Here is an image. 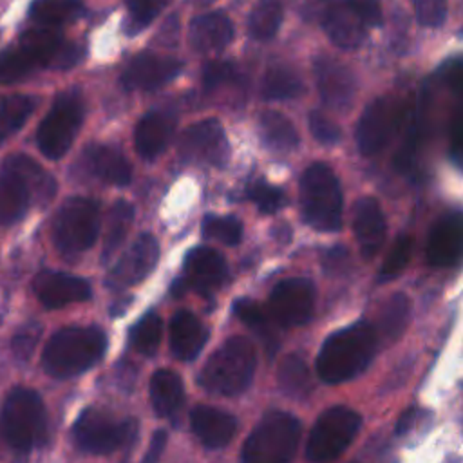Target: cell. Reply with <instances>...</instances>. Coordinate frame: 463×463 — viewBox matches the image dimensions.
Instances as JSON below:
<instances>
[{"instance_id": "39", "label": "cell", "mask_w": 463, "mask_h": 463, "mask_svg": "<svg viewBox=\"0 0 463 463\" xmlns=\"http://www.w3.org/2000/svg\"><path fill=\"white\" fill-rule=\"evenodd\" d=\"M161 336H163L161 318L156 313H148L130 331V344L137 353L152 356L161 344Z\"/></svg>"}, {"instance_id": "38", "label": "cell", "mask_w": 463, "mask_h": 463, "mask_svg": "<svg viewBox=\"0 0 463 463\" xmlns=\"http://www.w3.org/2000/svg\"><path fill=\"white\" fill-rule=\"evenodd\" d=\"M36 69H42L40 63L22 47L0 54V83L20 81Z\"/></svg>"}, {"instance_id": "26", "label": "cell", "mask_w": 463, "mask_h": 463, "mask_svg": "<svg viewBox=\"0 0 463 463\" xmlns=\"http://www.w3.org/2000/svg\"><path fill=\"white\" fill-rule=\"evenodd\" d=\"M85 168L98 179L125 186L132 179V168L121 150L109 145H92L83 154Z\"/></svg>"}, {"instance_id": "5", "label": "cell", "mask_w": 463, "mask_h": 463, "mask_svg": "<svg viewBox=\"0 0 463 463\" xmlns=\"http://www.w3.org/2000/svg\"><path fill=\"white\" fill-rule=\"evenodd\" d=\"M0 425L11 449L27 452L40 445L47 436V414L40 394L27 387L11 389L2 405Z\"/></svg>"}, {"instance_id": "45", "label": "cell", "mask_w": 463, "mask_h": 463, "mask_svg": "<svg viewBox=\"0 0 463 463\" xmlns=\"http://www.w3.org/2000/svg\"><path fill=\"white\" fill-rule=\"evenodd\" d=\"M420 24L436 27L447 14V0H411Z\"/></svg>"}, {"instance_id": "23", "label": "cell", "mask_w": 463, "mask_h": 463, "mask_svg": "<svg viewBox=\"0 0 463 463\" xmlns=\"http://www.w3.org/2000/svg\"><path fill=\"white\" fill-rule=\"evenodd\" d=\"M175 127V116L165 110H152L145 114L134 132L136 150L145 159L157 157L168 145Z\"/></svg>"}, {"instance_id": "51", "label": "cell", "mask_w": 463, "mask_h": 463, "mask_svg": "<svg viewBox=\"0 0 463 463\" xmlns=\"http://www.w3.org/2000/svg\"><path fill=\"white\" fill-rule=\"evenodd\" d=\"M165 445H166V432L165 430H156L141 463H157L163 450H165Z\"/></svg>"}, {"instance_id": "43", "label": "cell", "mask_w": 463, "mask_h": 463, "mask_svg": "<svg viewBox=\"0 0 463 463\" xmlns=\"http://www.w3.org/2000/svg\"><path fill=\"white\" fill-rule=\"evenodd\" d=\"M248 197L264 213H273L286 203V195L280 188L268 184L266 181H255L248 186Z\"/></svg>"}, {"instance_id": "16", "label": "cell", "mask_w": 463, "mask_h": 463, "mask_svg": "<svg viewBox=\"0 0 463 463\" xmlns=\"http://www.w3.org/2000/svg\"><path fill=\"white\" fill-rule=\"evenodd\" d=\"M157 257L159 246L154 235L141 233L110 269L107 286L112 289H123L137 284L154 269Z\"/></svg>"}, {"instance_id": "29", "label": "cell", "mask_w": 463, "mask_h": 463, "mask_svg": "<svg viewBox=\"0 0 463 463\" xmlns=\"http://www.w3.org/2000/svg\"><path fill=\"white\" fill-rule=\"evenodd\" d=\"M63 43L65 42L60 27L51 25L33 27L20 38V47L25 49L40 63V67H51Z\"/></svg>"}, {"instance_id": "7", "label": "cell", "mask_w": 463, "mask_h": 463, "mask_svg": "<svg viewBox=\"0 0 463 463\" xmlns=\"http://www.w3.org/2000/svg\"><path fill=\"white\" fill-rule=\"evenodd\" d=\"M300 421L282 411L268 412L242 445L241 463H289L300 441Z\"/></svg>"}, {"instance_id": "10", "label": "cell", "mask_w": 463, "mask_h": 463, "mask_svg": "<svg viewBox=\"0 0 463 463\" xmlns=\"http://www.w3.org/2000/svg\"><path fill=\"white\" fill-rule=\"evenodd\" d=\"M360 425V414L349 407L336 405L324 411L309 432L306 445L307 459L313 463L336 459L349 447Z\"/></svg>"}, {"instance_id": "14", "label": "cell", "mask_w": 463, "mask_h": 463, "mask_svg": "<svg viewBox=\"0 0 463 463\" xmlns=\"http://www.w3.org/2000/svg\"><path fill=\"white\" fill-rule=\"evenodd\" d=\"M400 112L391 98L371 101L362 112L356 125V145L364 156L380 152L398 128Z\"/></svg>"}, {"instance_id": "17", "label": "cell", "mask_w": 463, "mask_h": 463, "mask_svg": "<svg viewBox=\"0 0 463 463\" xmlns=\"http://www.w3.org/2000/svg\"><path fill=\"white\" fill-rule=\"evenodd\" d=\"M33 291L47 309L85 302L92 295L90 284L85 279L49 269L40 271L33 279Z\"/></svg>"}, {"instance_id": "46", "label": "cell", "mask_w": 463, "mask_h": 463, "mask_svg": "<svg viewBox=\"0 0 463 463\" xmlns=\"http://www.w3.org/2000/svg\"><path fill=\"white\" fill-rule=\"evenodd\" d=\"M309 130L324 145H335L340 139V128L336 123H333L329 118H326L322 112L313 110L309 114Z\"/></svg>"}, {"instance_id": "36", "label": "cell", "mask_w": 463, "mask_h": 463, "mask_svg": "<svg viewBox=\"0 0 463 463\" xmlns=\"http://www.w3.org/2000/svg\"><path fill=\"white\" fill-rule=\"evenodd\" d=\"M280 389L295 398H304L311 391V374L306 362L298 354H288L277 373Z\"/></svg>"}, {"instance_id": "2", "label": "cell", "mask_w": 463, "mask_h": 463, "mask_svg": "<svg viewBox=\"0 0 463 463\" xmlns=\"http://www.w3.org/2000/svg\"><path fill=\"white\" fill-rule=\"evenodd\" d=\"M376 349V331L367 322H356L326 338L317 356V373L326 383L351 380L371 362Z\"/></svg>"}, {"instance_id": "48", "label": "cell", "mask_w": 463, "mask_h": 463, "mask_svg": "<svg viewBox=\"0 0 463 463\" xmlns=\"http://www.w3.org/2000/svg\"><path fill=\"white\" fill-rule=\"evenodd\" d=\"M233 76H235V67L230 61H210L203 69V85L206 90H212L233 80Z\"/></svg>"}, {"instance_id": "8", "label": "cell", "mask_w": 463, "mask_h": 463, "mask_svg": "<svg viewBox=\"0 0 463 463\" xmlns=\"http://www.w3.org/2000/svg\"><path fill=\"white\" fill-rule=\"evenodd\" d=\"M83 98L78 89L58 94L36 132L40 152L49 159L63 157L83 123Z\"/></svg>"}, {"instance_id": "12", "label": "cell", "mask_w": 463, "mask_h": 463, "mask_svg": "<svg viewBox=\"0 0 463 463\" xmlns=\"http://www.w3.org/2000/svg\"><path fill=\"white\" fill-rule=\"evenodd\" d=\"M315 309V286L311 280L293 277L279 282L268 302V313L279 326H302Z\"/></svg>"}, {"instance_id": "15", "label": "cell", "mask_w": 463, "mask_h": 463, "mask_svg": "<svg viewBox=\"0 0 463 463\" xmlns=\"http://www.w3.org/2000/svg\"><path fill=\"white\" fill-rule=\"evenodd\" d=\"M226 277V262L213 248H194L184 259V277L175 280L172 291L175 295L194 289L199 295L213 293Z\"/></svg>"}, {"instance_id": "34", "label": "cell", "mask_w": 463, "mask_h": 463, "mask_svg": "<svg viewBox=\"0 0 463 463\" xmlns=\"http://www.w3.org/2000/svg\"><path fill=\"white\" fill-rule=\"evenodd\" d=\"M34 107V98L25 94H13L0 103V145L25 125Z\"/></svg>"}, {"instance_id": "47", "label": "cell", "mask_w": 463, "mask_h": 463, "mask_svg": "<svg viewBox=\"0 0 463 463\" xmlns=\"http://www.w3.org/2000/svg\"><path fill=\"white\" fill-rule=\"evenodd\" d=\"M40 326L38 324H29V326H24L14 336H13V342H11V349L14 353L16 358H29L31 353L34 351L36 344H38V338H40Z\"/></svg>"}, {"instance_id": "9", "label": "cell", "mask_w": 463, "mask_h": 463, "mask_svg": "<svg viewBox=\"0 0 463 463\" xmlns=\"http://www.w3.org/2000/svg\"><path fill=\"white\" fill-rule=\"evenodd\" d=\"M99 232V204L89 197L67 199L52 222V242L63 255L89 250Z\"/></svg>"}, {"instance_id": "24", "label": "cell", "mask_w": 463, "mask_h": 463, "mask_svg": "<svg viewBox=\"0 0 463 463\" xmlns=\"http://www.w3.org/2000/svg\"><path fill=\"white\" fill-rule=\"evenodd\" d=\"M208 340V329L186 309L177 311L170 320V351L179 360H194Z\"/></svg>"}, {"instance_id": "44", "label": "cell", "mask_w": 463, "mask_h": 463, "mask_svg": "<svg viewBox=\"0 0 463 463\" xmlns=\"http://www.w3.org/2000/svg\"><path fill=\"white\" fill-rule=\"evenodd\" d=\"M130 14L132 33L148 25L168 4L170 0H125Z\"/></svg>"}, {"instance_id": "49", "label": "cell", "mask_w": 463, "mask_h": 463, "mask_svg": "<svg viewBox=\"0 0 463 463\" xmlns=\"http://www.w3.org/2000/svg\"><path fill=\"white\" fill-rule=\"evenodd\" d=\"M344 2L362 20L364 25L382 24V9L378 0H344Z\"/></svg>"}, {"instance_id": "19", "label": "cell", "mask_w": 463, "mask_h": 463, "mask_svg": "<svg viewBox=\"0 0 463 463\" xmlns=\"http://www.w3.org/2000/svg\"><path fill=\"white\" fill-rule=\"evenodd\" d=\"M181 69L183 63L175 58L141 52L125 67L119 81L127 90H154L174 80Z\"/></svg>"}, {"instance_id": "37", "label": "cell", "mask_w": 463, "mask_h": 463, "mask_svg": "<svg viewBox=\"0 0 463 463\" xmlns=\"http://www.w3.org/2000/svg\"><path fill=\"white\" fill-rule=\"evenodd\" d=\"M282 22L280 0H260L248 18V29L257 40H269L277 34Z\"/></svg>"}, {"instance_id": "21", "label": "cell", "mask_w": 463, "mask_h": 463, "mask_svg": "<svg viewBox=\"0 0 463 463\" xmlns=\"http://www.w3.org/2000/svg\"><path fill=\"white\" fill-rule=\"evenodd\" d=\"M353 230L358 241L360 253L373 259L385 239V217L374 197H362L353 210Z\"/></svg>"}, {"instance_id": "41", "label": "cell", "mask_w": 463, "mask_h": 463, "mask_svg": "<svg viewBox=\"0 0 463 463\" xmlns=\"http://www.w3.org/2000/svg\"><path fill=\"white\" fill-rule=\"evenodd\" d=\"M411 255H412V237L400 235L382 262L378 280L385 282V280H391L396 275H400L405 269V266L409 264Z\"/></svg>"}, {"instance_id": "40", "label": "cell", "mask_w": 463, "mask_h": 463, "mask_svg": "<svg viewBox=\"0 0 463 463\" xmlns=\"http://www.w3.org/2000/svg\"><path fill=\"white\" fill-rule=\"evenodd\" d=\"M409 320V298L405 295H394L383 306L380 315V331L385 338H398L407 327Z\"/></svg>"}, {"instance_id": "25", "label": "cell", "mask_w": 463, "mask_h": 463, "mask_svg": "<svg viewBox=\"0 0 463 463\" xmlns=\"http://www.w3.org/2000/svg\"><path fill=\"white\" fill-rule=\"evenodd\" d=\"M232 38L233 24L221 11L201 14L190 24L188 40L199 52H219L232 42Z\"/></svg>"}, {"instance_id": "32", "label": "cell", "mask_w": 463, "mask_h": 463, "mask_svg": "<svg viewBox=\"0 0 463 463\" xmlns=\"http://www.w3.org/2000/svg\"><path fill=\"white\" fill-rule=\"evenodd\" d=\"M302 92L300 76L288 65H271L262 78V94L268 99H293Z\"/></svg>"}, {"instance_id": "31", "label": "cell", "mask_w": 463, "mask_h": 463, "mask_svg": "<svg viewBox=\"0 0 463 463\" xmlns=\"http://www.w3.org/2000/svg\"><path fill=\"white\" fill-rule=\"evenodd\" d=\"M81 0H34L29 14L38 25L60 27L81 16Z\"/></svg>"}, {"instance_id": "22", "label": "cell", "mask_w": 463, "mask_h": 463, "mask_svg": "<svg viewBox=\"0 0 463 463\" xmlns=\"http://www.w3.org/2000/svg\"><path fill=\"white\" fill-rule=\"evenodd\" d=\"M190 423L201 443L210 449L228 445L237 430V421L232 414L210 405L194 407L190 412Z\"/></svg>"}, {"instance_id": "20", "label": "cell", "mask_w": 463, "mask_h": 463, "mask_svg": "<svg viewBox=\"0 0 463 463\" xmlns=\"http://www.w3.org/2000/svg\"><path fill=\"white\" fill-rule=\"evenodd\" d=\"M463 244V222L461 215L450 213L439 219L429 235L427 260L430 266L447 268L459 260Z\"/></svg>"}, {"instance_id": "35", "label": "cell", "mask_w": 463, "mask_h": 463, "mask_svg": "<svg viewBox=\"0 0 463 463\" xmlns=\"http://www.w3.org/2000/svg\"><path fill=\"white\" fill-rule=\"evenodd\" d=\"M134 217V208L127 201H116L107 217V230L103 239V260H109L110 255L123 244L128 235Z\"/></svg>"}, {"instance_id": "50", "label": "cell", "mask_w": 463, "mask_h": 463, "mask_svg": "<svg viewBox=\"0 0 463 463\" xmlns=\"http://www.w3.org/2000/svg\"><path fill=\"white\" fill-rule=\"evenodd\" d=\"M81 54H83V49L78 45V43H69L65 42L60 49V52L56 54L51 69H69L72 65H76L80 60H81Z\"/></svg>"}, {"instance_id": "18", "label": "cell", "mask_w": 463, "mask_h": 463, "mask_svg": "<svg viewBox=\"0 0 463 463\" xmlns=\"http://www.w3.org/2000/svg\"><path fill=\"white\" fill-rule=\"evenodd\" d=\"M315 78L326 107L344 112L353 105L356 81L353 72L340 61L322 56L315 60Z\"/></svg>"}, {"instance_id": "6", "label": "cell", "mask_w": 463, "mask_h": 463, "mask_svg": "<svg viewBox=\"0 0 463 463\" xmlns=\"http://www.w3.org/2000/svg\"><path fill=\"white\" fill-rule=\"evenodd\" d=\"M300 204L306 222L318 232H336L342 226V190L335 172L324 163H313L300 177Z\"/></svg>"}, {"instance_id": "11", "label": "cell", "mask_w": 463, "mask_h": 463, "mask_svg": "<svg viewBox=\"0 0 463 463\" xmlns=\"http://www.w3.org/2000/svg\"><path fill=\"white\" fill-rule=\"evenodd\" d=\"M134 432V420H118L98 407L85 409L72 427L76 445L89 454H110L128 443Z\"/></svg>"}, {"instance_id": "1", "label": "cell", "mask_w": 463, "mask_h": 463, "mask_svg": "<svg viewBox=\"0 0 463 463\" xmlns=\"http://www.w3.org/2000/svg\"><path fill=\"white\" fill-rule=\"evenodd\" d=\"M56 194V181L34 159L24 154L7 156L0 166V224L20 221L33 199L45 204Z\"/></svg>"}, {"instance_id": "54", "label": "cell", "mask_w": 463, "mask_h": 463, "mask_svg": "<svg viewBox=\"0 0 463 463\" xmlns=\"http://www.w3.org/2000/svg\"><path fill=\"white\" fill-rule=\"evenodd\" d=\"M195 5H210V4H213V2H217V0H192Z\"/></svg>"}, {"instance_id": "28", "label": "cell", "mask_w": 463, "mask_h": 463, "mask_svg": "<svg viewBox=\"0 0 463 463\" xmlns=\"http://www.w3.org/2000/svg\"><path fill=\"white\" fill-rule=\"evenodd\" d=\"M150 398L156 414H174L184 400V389L181 378L170 369H159L150 378Z\"/></svg>"}, {"instance_id": "4", "label": "cell", "mask_w": 463, "mask_h": 463, "mask_svg": "<svg viewBox=\"0 0 463 463\" xmlns=\"http://www.w3.org/2000/svg\"><path fill=\"white\" fill-rule=\"evenodd\" d=\"M255 365L257 354L253 344L244 336H232L204 364L201 385L213 394H239L250 385Z\"/></svg>"}, {"instance_id": "3", "label": "cell", "mask_w": 463, "mask_h": 463, "mask_svg": "<svg viewBox=\"0 0 463 463\" xmlns=\"http://www.w3.org/2000/svg\"><path fill=\"white\" fill-rule=\"evenodd\" d=\"M107 336L94 326H69L45 344L42 365L54 378H71L92 367L105 353Z\"/></svg>"}, {"instance_id": "33", "label": "cell", "mask_w": 463, "mask_h": 463, "mask_svg": "<svg viewBox=\"0 0 463 463\" xmlns=\"http://www.w3.org/2000/svg\"><path fill=\"white\" fill-rule=\"evenodd\" d=\"M260 134L264 143L275 150H289L298 143L295 125L277 110H266L260 114Z\"/></svg>"}, {"instance_id": "52", "label": "cell", "mask_w": 463, "mask_h": 463, "mask_svg": "<svg viewBox=\"0 0 463 463\" xmlns=\"http://www.w3.org/2000/svg\"><path fill=\"white\" fill-rule=\"evenodd\" d=\"M461 114L458 112L452 123V139H450V156L454 163H459L461 157Z\"/></svg>"}, {"instance_id": "30", "label": "cell", "mask_w": 463, "mask_h": 463, "mask_svg": "<svg viewBox=\"0 0 463 463\" xmlns=\"http://www.w3.org/2000/svg\"><path fill=\"white\" fill-rule=\"evenodd\" d=\"M233 313L250 329H253L259 335V338L264 342L268 353H273L277 349L279 340H277V327L275 326H279V324L269 317V313L262 306H259L251 298H239L233 304Z\"/></svg>"}, {"instance_id": "42", "label": "cell", "mask_w": 463, "mask_h": 463, "mask_svg": "<svg viewBox=\"0 0 463 463\" xmlns=\"http://www.w3.org/2000/svg\"><path fill=\"white\" fill-rule=\"evenodd\" d=\"M203 233L208 239H215L232 246L241 241L242 224L232 215H210L203 222Z\"/></svg>"}, {"instance_id": "53", "label": "cell", "mask_w": 463, "mask_h": 463, "mask_svg": "<svg viewBox=\"0 0 463 463\" xmlns=\"http://www.w3.org/2000/svg\"><path fill=\"white\" fill-rule=\"evenodd\" d=\"M414 418H416V411L414 409H409L407 412L402 414L400 421H398V432H405L411 429V425L414 423Z\"/></svg>"}, {"instance_id": "27", "label": "cell", "mask_w": 463, "mask_h": 463, "mask_svg": "<svg viewBox=\"0 0 463 463\" xmlns=\"http://www.w3.org/2000/svg\"><path fill=\"white\" fill-rule=\"evenodd\" d=\"M322 24L331 42L344 49H353L360 45L365 36L362 20L347 7L345 2H333L326 9Z\"/></svg>"}, {"instance_id": "13", "label": "cell", "mask_w": 463, "mask_h": 463, "mask_svg": "<svg viewBox=\"0 0 463 463\" xmlns=\"http://www.w3.org/2000/svg\"><path fill=\"white\" fill-rule=\"evenodd\" d=\"M179 154L190 163L222 166L230 148L221 123L210 118L190 125L179 137Z\"/></svg>"}]
</instances>
